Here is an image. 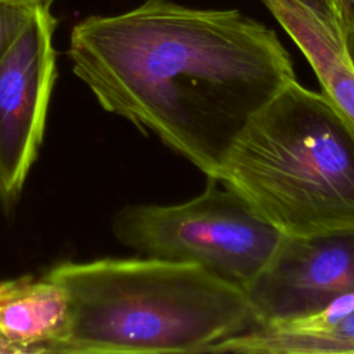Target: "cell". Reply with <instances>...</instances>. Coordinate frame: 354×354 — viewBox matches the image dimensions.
<instances>
[{"label":"cell","instance_id":"9","mask_svg":"<svg viewBox=\"0 0 354 354\" xmlns=\"http://www.w3.org/2000/svg\"><path fill=\"white\" fill-rule=\"evenodd\" d=\"M66 324L65 292L47 275L0 279V336L19 354H51Z\"/></svg>","mask_w":354,"mask_h":354},{"label":"cell","instance_id":"1","mask_svg":"<svg viewBox=\"0 0 354 354\" xmlns=\"http://www.w3.org/2000/svg\"><path fill=\"white\" fill-rule=\"evenodd\" d=\"M68 55L106 112L214 178L248 120L296 79L275 30L235 8L174 0L82 19Z\"/></svg>","mask_w":354,"mask_h":354},{"label":"cell","instance_id":"14","mask_svg":"<svg viewBox=\"0 0 354 354\" xmlns=\"http://www.w3.org/2000/svg\"><path fill=\"white\" fill-rule=\"evenodd\" d=\"M41 4H46V6H51L55 0H39Z\"/></svg>","mask_w":354,"mask_h":354},{"label":"cell","instance_id":"3","mask_svg":"<svg viewBox=\"0 0 354 354\" xmlns=\"http://www.w3.org/2000/svg\"><path fill=\"white\" fill-rule=\"evenodd\" d=\"M216 180L281 234L354 230V127L295 79L248 120Z\"/></svg>","mask_w":354,"mask_h":354},{"label":"cell","instance_id":"7","mask_svg":"<svg viewBox=\"0 0 354 354\" xmlns=\"http://www.w3.org/2000/svg\"><path fill=\"white\" fill-rule=\"evenodd\" d=\"M315 72L322 93L354 127V65L346 44V22L301 0H263Z\"/></svg>","mask_w":354,"mask_h":354},{"label":"cell","instance_id":"13","mask_svg":"<svg viewBox=\"0 0 354 354\" xmlns=\"http://www.w3.org/2000/svg\"><path fill=\"white\" fill-rule=\"evenodd\" d=\"M0 354H19L18 348L0 336Z\"/></svg>","mask_w":354,"mask_h":354},{"label":"cell","instance_id":"5","mask_svg":"<svg viewBox=\"0 0 354 354\" xmlns=\"http://www.w3.org/2000/svg\"><path fill=\"white\" fill-rule=\"evenodd\" d=\"M57 21L40 6L0 62V201H18L43 142L57 79Z\"/></svg>","mask_w":354,"mask_h":354},{"label":"cell","instance_id":"8","mask_svg":"<svg viewBox=\"0 0 354 354\" xmlns=\"http://www.w3.org/2000/svg\"><path fill=\"white\" fill-rule=\"evenodd\" d=\"M354 354V293L310 317L256 325L207 354Z\"/></svg>","mask_w":354,"mask_h":354},{"label":"cell","instance_id":"2","mask_svg":"<svg viewBox=\"0 0 354 354\" xmlns=\"http://www.w3.org/2000/svg\"><path fill=\"white\" fill-rule=\"evenodd\" d=\"M46 275L68 301L51 354H201L256 324L243 289L192 264L100 259Z\"/></svg>","mask_w":354,"mask_h":354},{"label":"cell","instance_id":"12","mask_svg":"<svg viewBox=\"0 0 354 354\" xmlns=\"http://www.w3.org/2000/svg\"><path fill=\"white\" fill-rule=\"evenodd\" d=\"M346 44L350 59L354 65V3L351 4L346 17Z\"/></svg>","mask_w":354,"mask_h":354},{"label":"cell","instance_id":"10","mask_svg":"<svg viewBox=\"0 0 354 354\" xmlns=\"http://www.w3.org/2000/svg\"><path fill=\"white\" fill-rule=\"evenodd\" d=\"M40 6L46 4L39 0H0V62Z\"/></svg>","mask_w":354,"mask_h":354},{"label":"cell","instance_id":"6","mask_svg":"<svg viewBox=\"0 0 354 354\" xmlns=\"http://www.w3.org/2000/svg\"><path fill=\"white\" fill-rule=\"evenodd\" d=\"M256 325L321 313L354 293V230L285 235L245 289Z\"/></svg>","mask_w":354,"mask_h":354},{"label":"cell","instance_id":"11","mask_svg":"<svg viewBox=\"0 0 354 354\" xmlns=\"http://www.w3.org/2000/svg\"><path fill=\"white\" fill-rule=\"evenodd\" d=\"M314 10H318L335 19L346 22L347 12L354 0H301Z\"/></svg>","mask_w":354,"mask_h":354},{"label":"cell","instance_id":"4","mask_svg":"<svg viewBox=\"0 0 354 354\" xmlns=\"http://www.w3.org/2000/svg\"><path fill=\"white\" fill-rule=\"evenodd\" d=\"M112 232L145 257L196 266L241 289L271 257L281 232L214 177L178 205H130L112 217Z\"/></svg>","mask_w":354,"mask_h":354}]
</instances>
